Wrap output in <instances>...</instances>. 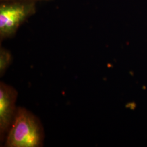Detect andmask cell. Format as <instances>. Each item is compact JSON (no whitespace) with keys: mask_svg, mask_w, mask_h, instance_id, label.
I'll return each mask as SVG.
<instances>
[{"mask_svg":"<svg viewBox=\"0 0 147 147\" xmlns=\"http://www.w3.org/2000/svg\"><path fill=\"white\" fill-rule=\"evenodd\" d=\"M6 136L5 147H38L42 145L44 135L39 119L19 107Z\"/></svg>","mask_w":147,"mask_h":147,"instance_id":"cell-1","label":"cell"},{"mask_svg":"<svg viewBox=\"0 0 147 147\" xmlns=\"http://www.w3.org/2000/svg\"><path fill=\"white\" fill-rule=\"evenodd\" d=\"M36 5L35 3L19 2L1 3V40L13 37L19 27L36 13Z\"/></svg>","mask_w":147,"mask_h":147,"instance_id":"cell-2","label":"cell"},{"mask_svg":"<svg viewBox=\"0 0 147 147\" xmlns=\"http://www.w3.org/2000/svg\"><path fill=\"white\" fill-rule=\"evenodd\" d=\"M18 93L16 89L4 82L0 84V137L3 142L16 116Z\"/></svg>","mask_w":147,"mask_h":147,"instance_id":"cell-3","label":"cell"},{"mask_svg":"<svg viewBox=\"0 0 147 147\" xmlns=\"http://www.w3.org/2000/svg\"><path fill=\"white\" fill-rule=\"evenodd\" d=\"M12 61L11 54L4 48L0 50V75L3 76L6 70L9 67Z\"/></svg>","mask_w":147,"mask_h":147,"instance_id":"cell-4","label":"cell"},{"mask_svg":"<svg viewBox=\"0 0 147 147\" xmlns=\"http://www.w3.org/2000/svg\"><path fill=\"white\" fill-rule=\"evenodd\" d=\"M53 0H0L1 3H8V2H25V3H35L37 5L38 3L47 2Z\"/></svg>","mask_w":147,"mask_h":147,"instance_id":"cell-5","label":"cell"}]
</instances>
